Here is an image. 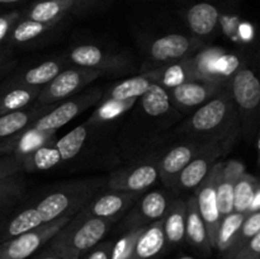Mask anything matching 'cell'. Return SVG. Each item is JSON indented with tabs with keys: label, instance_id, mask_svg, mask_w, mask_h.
Listing matches in <instances>:
<instances>
[{
	"label": "cell",
	"instance_id": "cell-10",
	"mask_svg": "<svg viewBox=\"0 0 260 259\" xmlns=\"http://www.w3.org/2000/svg\"><path fill=\"white\" fill-rule=\"evenodd\" d=\"M231 145L213 140L203 142L197 154L180 172L173 184L174 190H194L211 172L215 164L220 161V157L230 151Z\"/></svg>",
	"mask_w": 260,
	"mask_h": 259
},
{
	"label": "cell",
	"instance_id": "cell-16",
	"mask_svg": "<svg viewBox=\"0 0 260 259\" xmlns=\"http://www.w3.org/2000/svg\"><path fill=\"white\" fill-rule=\"evenodd\" d=\"M202 47V41L194 36L170 33L150 43L147 52L154 62L160 65L178 62L189 57Z\"/></svg>",
	"mask_w": 260,
	"mask_h": 259
},
{
	"label": "cell",
	"instance_id": "cell-15",
	"mask_svg": "<svg viewBox=\"0 0 260 259\" xmlns=\"http://www.w3.org/2000/svg\"><path fill=\"white\" fill-rule=\"evenodd\" d=\"M222 161H217L211 169L206 179L194 189V198L197 202L198 211L201 213L206 229H207L208 239L212 248H215L216 236H217L218 226H220V212L217 206V195H216V182L220 174Z\"/></svg>",
	"mask_w": 260,
	"mask_h": 259
},
{
	"label": "cell",
	"instance_id": "cell-33",
	"mask_svg": "<svg viewBox=\"0 0 260 259\" xmlns=\"http://www.w3.org/2000/svg\"><path fill=\"white\" fill-rule=\"evenodd\" d=\"M57 24L58 23H42L20 18L12 28L7 40L10 45H25L42 37Z\"/></svg>",
	"mask_w": 260,
	"mask_h": 259
},
{
	"label": "cell",
	"instance_id": "cell-31",
	"mask_svg": "<svg viewBox=\"0 0 260 259\" xmlns=\"http://www.w3.org/2000/svg\"><path fill=\"white\" fill-rule=\"evenodd\" d=\"M139 99V98H137ZM137 99H129V101H101L96 104L95 111L91 113L86 123L95 127H104L111 122L117 121L122 116L127 114L129 109L134 107Z\"/></svg>",
	"mask_w": 260,
	"mask_h": 259
},
{
	"label": "cell",
	"instance_id": "cell-28",
	"mask_svg": "<svg viewBox=\"0 0 260 259\" xmlns=\"http://www.w3.org/2000/svg\"><path fill=\"white\" fill-rule=\"evenodd\" d=\"M62 70V63L58 60H47L18 75L13 76L8 83L19 84L25 86H35V88H43L47 85L60 71Z\"/></svg>",
	"mask_w": 260,
	"mask_h": 259
},
{
	"label": "cell",
	"instance_id": "cell-32",
	"mask_svg": "<svg viewBox=\"0 0 260 259\" xmlns=\"http://www.w3.org/2000/svg\"><path fill=\"white\" fill-rule=\"evenodd\" d=\"M42 223L43 222L40 217V213L36 210L35 206L25 207L24 210L17 213L14 217L7 220L4 228L0 231V243L8 240V239L14 238V236L20 235V234L33 230V229L38 228Z\"/></svg>",
	"mask_w": 260,
	"mask_h": 259
},
{
	"label": "cell",
	"instance_id": "cell-19",
	"mask_svg": "<svg viewBox=\"0 0 260 259\" xmlns=\"http://www.w3.org/2000/svg\"><path fill=\"white\" fill-rule=\"evenodd\" d=\"M95 0H37L23 13V18L42 23H60L70 13L89 8Z\"/></svg>",
	"mask_w": 260,
	"mask_h": 259
},
{
	"label": "cell",
	"instance_id": "cell-25",
	"mask_svg": "<svg viewBox=\"0 0 260 259\" xmlns=\"http://www.w3.org/2000/svg\"><path fill=\"white\" fill-rule=\"evenodd\" d=\"M55 106L56 104H50V106H36L35 104L28 108L0 116V142L23 131L25 127L29 126L36 119L41 118Z\"/></svg>",
	"mask_w": 260,
	"mask_h": 259
},
{
	"label": "cell",
	"instance_id": "cell-8",
	"mask_svg": "<svg viewBox=\"0 0 260 259\" xmlns=\"http://www.w3.org/2000/svg\"><path fill=\"white\" fill-rule=\"evenodd\" d=\"M102 76H104V74L101 71L79 68V66L61 70L47 85L41 89L35 104L36 106H50V104L60 103L80 93L85 86Z\"/></svg>",
	"mask_w": 260,
	"mask_h": 259
},
{
	"label": "cell",
	"instance_id": "cell-7",
	"mask_svg": "<svg viewBox=\"0 0 260 259\" xmlns=\"http://www.w3.org/2000/svg\"><path fill=\"white\" fill-rule=\"evenodd\" d=\"M103 95V89L90 88L83 93H78L65 101L56 104L52 109L43 114L41 118L27 126V128L35 130L40 132H53L65 126L70 121H73L76 116L83 113L86 109L96 106L101 102Z\"/></svg>",
	"mask_w": 260,
	"mask_h": 259
},
{
	"label": "cell",
	"instance_id": "cell-36",
	"mask_svg": "<svg viewBox=\"0 0 260 259\" xmlns=\"http://www.w3.org/2000/svg\"><path fill=\"white\" fill-rule=\"evenodd\" d=\"M260 233V211L246 213L243 223L240 226L238 236L234 241L233 246L229 249L226 254H223V259H231L240 251V249L253 238L255 234Z\"/></svg>",
	"mask_w": 260,
	"mask_h": 259
},
{
	"label": "cell",
	"instance_id": "cell-21",
	"mask_svg": "<svg viewBox=\"0 0 260 259\" xmlns=\"http://www.w3.org/2000/svg\"><path fill=\"white\" fill-rule=\"evenodd\" d=\"M157 84L154 70L145 71L140 75L124 79L103 90L101 101H129L144 95L152 85Z\"/></svg>",
	"mask_w": 260,
	"mask_h": 259
},
{
	"label": "cell",
	"instance_id": "cell-2",
	"mask_svg": "<svg viewBox=\"0 0 260 259\" xmlns=\"http://www.w3.org/2000/svg\"><path fill=\"white\" fill-rule=\"evenodd\" d=\"M175 134L184 140L200 142L218 140L233 146L241 132L229 88L190 113L189 118L178 127Z\"/></svg>",
	"mask_w": 260,
	"mask_h": 259
},
{
	"label": "cell",
	"instance_id": "cell-42",
	"mask_svg": "<svg viewBox=\"0 0 260 259\" xmlns=\"http://www.w3.org/2000/svg\"><path fill=\"white\" fill-rule=\"evenodd\" d=\"M238 255H243V256H249V258H254V259H260V233L255 234L243 248L240 249Z\"/></svg>",
	"mask_w": 260,
	"mask_h": 259
},
{
	"label": "cell",
	"instance_id": "cell-40",
	"mask_svg": "<svg viewBox=\"0 0 260 259\" xmlns=\"http://www.w3.org/2000/svg\"><path fill=\"white\" fill-rule=\"evenodd\" d=\"M20 18H22L20 12H9L0 15V43L7 40L12 28Z\"/></svg>",
	"mask_w": 260,
	"mask_h": 259
},
{
	"label": "cell",
	"instance_id": "cell-49",
	"mask_svg": "<svg viewBox=\"0 0 260 259\" xmlns=\"http://www.w3.org/2000/svg\"><path fill=\"white\" fill-rule=\"evenodd\" d=\"M177 259H194L193 256H189V255H183V256H179V258Z\"/></svg>",
	"mask_w": 260,
	"mask_h": 259
},
{
	"label": "cell",
	"instance_id": "cell-45",
	"mask_svg": "<svg viewBox=\"0 0 260 259\" xmlns=\"http://www.w3.org/2000/svg\"><path fill=\"white\" fill-rule=\"evenodd\" d=\"M23 0H0V5H9V4H15V3H20Z\"/></svg>",
	"mask_w": 260,
	"mask_h": 259
},
{
	"label": "cell",
	"instance_id": "cell-43",
	"mask_svg": "<svg viewBox=\"0 0 260 259\" xmlns=\"http://www.w3.org/2000/svg\"><path fill=\"white\" fill-rule=\"evenodd\" d=\"M15 65V61L7 51L0 50V79L4 78Z\"/></svg>",
	"mask_w": 260,
	"mask_h": 259
},
{
	"label": "cell",
	"instance_id": "cell-14",
	"mask_svg": "<svg viewBox=\"0 0 260 259\" xmlns=\"http://www.w3.org/2000/svg\"><path fill=\"white\" fill-rule=\"evenodd\" d=\"M172 201L170 196L164 190L154 189L147 192L128 208L129 212L122 222V229L128 231L132 229L147 228L162 220Z\"/></svg>",
	"mask_w": 260,
	"mask_h": 259
},
{
	"label": "cell",
	"instance_id": "cell-41",
	"mask_svg": "<svg viewBox=\"0 0 260 259\" xmlns=\"http://www.w3.org/2000/svg\"><path fill=\"white\" fill-rule=\"evenodd\" d=\"M113 241H101L84 255V259H111Z\"/></svg>",
	"mask_w": 260,
	"mask_h": 259
},
{
	"label": "cell",
	"instance_id": "cell-46",
	"mask_svg": "<svg viewBox=\"0 0 260 259\" xmlns=\"http://www.w3.org/2000/svg\"><path fill=\"white\" fill-rule=\"evenodd\" d=\"M5 222H7V215H4V213H0V231H2V229L4 228Z\"/></svg>",
	"mask_w": 260,
	"mask_h": 259
},
{
	"label": "cell",
	"instance_id": "cell-48",
	"mask_svg": "<svg viewBox=\"0 0 260 259\" xmlns=\"http://www.w3.org/2000/svg\"><path fill=\"white\" fill-rule=\"evenodd\" d=\"M231 259H254V258H249V256H243V255H238V256H234Z\"/></svg>",
	"mask_w": 260,
	"mask_h": 259
},
{
	"label": "cell",
	"instance_id": "cell-44",
	"mask_svg": "<svg viewBox=\"0 0 260 259\" xmlns=\"http://www.w3.org/2000/svg\"><path fill=\"white\" fill-rule=\"evenodd\" d=\"M254 211H260V189L256 190L255 196H254L249 212H254Z\"/></svg>",
	"mask_w": 260,
	"mask_h": 259
},
{
	"label": "cell",
	"instance_id": "cell-22",
	"mask_svg": "<svg viewBox=\"0 0 260 259\" xmlns=\"http://www.w3.org/2000/svg\"><path fill=\"white\" fill-rule=\"evenodd\" d=\"M185 240L205 255L212 250L207 229L201 217L194 196L185 200Z\"/></svg>",
	"mask_w": 260,
	"mask_h": 259
},
{
	"label": "cell",
	"instance_id": "cell-20",
	"mask_svg": "<svg viewBox=\"0 0 260 259\" xmlns=\"http://www.w3.org/2000/svg\"><path fill=\"white\" fill-rule=\"evenodd\" d=\"M244 172L245 168L238 160L222 161V167L216 182L217 206L221 218L234 212V187L238 178Z\"/></svg>",
	"mask_w": 260,
	"mask_h": 259
},
{
	"label": "cell",
	"instance_id": "cell-17",
	"mask_svg": "<svg viewBox=\"0 0 260 259\" xmlns=\"http://www.w3.org/2000/svg\"><path fill=\"white\" fill-rule=\"evenodd\" d=\"M203 142L194 141V140H182L159 155L157 156L159 180H161L168 188H173L177 177L197 154Z\"/></svg>",
	"mask_w": 260,
	"mask_h": 259
},
{
	"label": "cell",
	"instance_id": "cell-13",
	"mask_svg": "<svg viewBox=\"0 0 260 259\" xmlns=\"http://www.w3.org/2000/svg\"><path fill=\"white\" fill-rule=\"evenodd\" d=\"M228 89V85L202 80H189L168 89L170 103L182 114H190Z\"/></svg>",
	"mask_w": 260,
	"mask_h": 259
},
{
	"label": "cell",
	"instance_id": "cell-27",
	"mask_svg": "<svg viewBox=\"0 0 260 259\" xmlns=\"http://www.w3.org/2000/svg\"><path fill=\"white\" fill-rule=\"evenodd\" d=\"M167 245L178 246L185 241V201L175 198L172 201L162 218Z\"/></svg>",
	"mask_w": 260,
	"mask_h": 259
},
{
	"label": "cell",
	"instance_id": "cell-11",
	"mask_svg": "<svg viewBox=\"0 0 260 259\" xmlns=\"http://www.w3.org/2000/svg\"><path fill=\"white\" fill-rule=\"evenodd\" d=\"M71 217H61L42 223L33 230L0 243V259H27L47 244Z\"/></svg>",
	"mask_w": 260,
	"mask_h": 259
},
{
	"label": "cell",
	"instance_id": "cell-23",
	"mask_svg": "<svg viewBox=\"0 0 260 259\" xmlns=\"http://www.w3.org/2000/svg\"><path fill=\"white\" fill-rule=\"evenodd\" d=\"M220 12L211 3H197L188 9L185 22L196 38H205L217 29Z\"/></svg>",
	"mask_w": 260,
	"mask_h": 259
},
{
	"label": "cell",
	"instance_id": "cell-18",
	"mask_svg": "<svg viewBox=\"0 0 260 259\" xmlns=\"http://www.w3.org/2000/svg\"><path fill=\"white\" fill-rule=\"evenodd\" d=\"M141 193L112 190L101 196H94L81 211L83 215L101 218H119L137 200Z\"/></svg>",
	"mask_w": 260,
	"mask_h": 259
},
{
	"label": "cell",
	"instance_id": "cell-5",
	"mask_svg": "<svg viewBox=\"0 0 260 259\" xmlns=\"http://www.w3.org/2000/svg\"><path fill=\"white\" fill-rule=\"evenodd\" d=\"M240 123V132L251 137L258 124L260 104V83L251 69L241 68L228 84Z\"/></svg>",
	"mask_w": 260,
	"mask_h": 259
},
{
	"label": "cell",
	"instance_id": "cell-47",
	"mask_svg": "<svg viewBox=\"0 0 260 259\" xmlns=\"http://www.w3.org/2000/svg\"><path fill=\"white\" fill-rule=\"evenodd\" d=\"M37 259H61V258H60V256L55 255V254H51V253H48L47 255H45V256H41V258H37Z\"/></svg>",
	"mask_w": 260,
	"mask_h": 259
},
{
	"label": "cell",
	"instance_id": "cell-6",
	"mask_svg": "<svg viewBox=\"0 0 260 259\" xmlns=\"http://www.w3.org/2000/svg\"><path fill=\"white\" fill-rule=\"evenodd\" d=\"M184 61L190 80L210 81L220 85H228L234 74L243 68V61L238 55L218 47L201 48Z\"/></svg>",
	"mask_w": 260,
	"mask_h": 259
},
{
	"label": "cell",
	"instance_id": "cell-35",
	"mask_svg": "<svg viewBox=\"0 0 260 259\" xmlns=\"http://www.w3.org/2000/svg\"><path fill=\"white\" fill-rule=\"evenodd\" d=\"M245 216L246 215H244V213L231 212L230 215L221 218L217 236H216L215 249H217L222 254L228 253L229 249L233 246L236 236H238V233L240 230V226Z\"/></svg>",
	"mask_w": 260,
	"mask_h": 259
},
{
	"label": "cell",
	"instance_id": "cell-30",
	"mask_svg": "<svg viewBox=\"0 0 260 259\" xmlns=\"http://www.w3.org/2000/svg\"><path fill=\"white\" fill-rule=\"evenodd\" d=\"M95 128H98V127L91 126V124L85 122V123L71 130L70 132H68L61 139L55 140V147L60 152L62 163L75 159L83 151L86 141H88L91 132Z\"/></svg>",
	"mask_w": 260,
	"mask_h": 259
},
{
	"label": "cell",
	"instance_id": "cell-12",
	"mask_svg": "<svg viewBox=\"0 0 260 259\" xmlns=\"http://www.w3.org/2000/svg\"><path fill=\"white\" fill-rule=\"evenodd\" d=\"M69 60L79 68L101 71L104 75L131 70L129 58L126 56L112 53L90 43L75 46L69 53Z\"/></svg>",
	"mask_w": 260,
	"mask_h": 259
},
{
	"label": "cell",
	"instance_id": "cell-24",
	"mask_svg": "<svg viewBox=\"0 0 260 259\" xmlns=\"http://www.w3.org/2000/svg\"><path fill=\"white\" fill-rule=\"evenodd\" d=\"M42 88L10 84L5 81L0 86V116L30 107Z\"/></svg>",
	"mask_w": 260,
	"mask_h": 259
},
{
	"label": "cell",
	"instance_id": "cell-1",
	"mask_svg": "<svg viewBox=\"0 0 260 259\" xmlns=\"http://www.w3.org/2000/svg\"><path fill=\"white\" fill-rule=\"evenodd\" d=\"M129 112L131 116L119 135V147L128 159L146 155L182 118V113L170 103L167 89L159 84L140 96Z\"/></svg>",
	"mask_w": 260,
	"mask_h": 259
},
{
	"label": "cell",
	"instance_id": "cell-39",
	"mask_svg": "<svg viewBox=\"0 0 260 259\" xmlns=\"http://www.w3.org/2000/svg\"><path fill=\"white\" fill-rule=\"evenodd\" d=\"M19 173H23L19 156H14V155L0 156V179L19 174Z\"/></svg>",
	"mask_w": 260,
	"mask_h": 259
},
{
	"label": "cell",
	"instance_id": "cell-34",
	"mask_svg": "<svg viewBox=\"0 0 260 259\" xmlns=\"http://www.w3.org/2000/svg\"><path fill=\"white\" fill-rule=\"evenodd\" d=\"M260 189L259 180L254 175L244 172L234 187V212L249 213L256 190Z\"/></svg>",
	"mask_w": 260,
	"mask_h": 259
},
{
	"label": "cell",
	"instance_id": "cell-29",
	"mask_svg": "<svg viewBox=\"0 0 260 259\" xmlns=\"http://www.w3.org/2000/svg\"><path fill=\"white\" fill-rule=\"evenodd\" d=\"M19 157L23 172L27 173L46 172V170L53 169L62 163L60 152L55 147V140Z\"/></svg>",
	"mask_w": 260,
	"mask_h": 259
},
{
	"label": "cell",
	"instance_id": "cell-37",
	"mask_svg": "<svg viewBox=\"0 0 260 259\" xmlns=\"http://www.w3.org/2000/svg\"><path fill=\"white\" fill-rule=\"evenodd\" d=\"M25 183L22 173L0 179V213L15 205L24 193Z\"/></svg>",
	"mask_w": 260,
	"mask_h": 259
},
{
	"label": "cell",
	"instance_id": "cell-3",
	"mask_svg": "<svg viewBox=\"0 0 260 259\" xmlns=\"http://www.w3.org/2000/svg\"><path fill=\"white\" fill-rule=\"evenodd\" d=\"M118 218H101L78 212L48 241V253L61 259H81L101 243Z\"/></svg>",
	"mask_w": 260,
	"mask_h": 259
},
{
	"label": "cell",
	"instance_id": "cell-38",
	"mask_svg": "<svg viewBox=\"0 0 260 259\" xmlns=\"http://www.w3.org/2000/svg\"><path fill=\"white\" fill-rule=\"evenodd\" d=\"M145 229L146 228L132 229V230L124 231L123 235L116 243H113L111 259H128L131 256L132 251H134V248L136 245L137 240H139L140 235H141Z\"/></svg>",
	"mask_w": 260,
	"mask_h": 259
},
{
	"label": "cell",
	"instance_id": "cell-4",
	"mask_svg": "<svg viewBox=\"0 0 260 259\" xmlns=\"http://www.w3.org/2000/svg\"><path fill=\"white\" fill-rule=\"evenodd\" d=\"M103 182V178H89L56 185L52 192L47 193L35 206L42 222H50L61 217H73L96 196Z\"/></svg>",
	"mask_w": 260,
	"mask_h": 259
},
{
	"label": "cell",
	"instance_id": "cell-9",
	"mask_svg": "<svg viewBox=\"0 0 260 259\" xmlns=\"http://www.w3.org/2000/svg\"><path fill=\"white\" fill-rule=\"evenodd\" d=\"M157 152L146 154L134 160L123 169L112 173L107 184L112 190L142 193L159 180Z\"/></svg>",
	"mask_w": 260,
	"mask_h": 259
},
{
	"label": "cell",
	"instance_id": "cell-26",
	"mask_svg": "<svg viewBox=\"0 0 260 259\" xmlns=\"http://www.w3.org/2000/svg\"><path fill=\"white\" fill-rule=\"evenodd\" d=\"M167 248L162 220L147 226L140 235L128 259H156Z\"/></svg>",
	"mask_w": 260,
	"mask_h": 259
}]
</instances>
